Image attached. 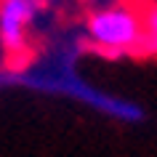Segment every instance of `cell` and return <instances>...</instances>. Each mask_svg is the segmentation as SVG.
Instances as JSON below:
<instances>
[{"label": "cell", "mask_w": 157, "mask_h": 157, "mask_svg": "<svg viewBox=\"0 0 157 157\" xmlns=\"http://www.w3.org/2000/svg\"><path fill=\"white\" fill-rule=\"evenodd\" d=\"M144 32H147V43H152L157 48V6L147 11V19H144Z\"/></svg>", "instance_id": "3"}, {"label": "cell", "mask_w": 157, "mask_h": 157, "mask_svg": "<svg viewBox=\"0 0 157 157\" xmlns=\"http://www.w3.org/2000/svg\"><path fill=\"white\" fill-rule=\"evenodd\" d=\"M43 0H0V40L8 51L24 45V29L35 21Z\"/></svg>", "instance_id": "2"}, {"label": "cell", "mask_w": 157, "mask_h": 157, "mask_svg": "<svg viewBox=\"0 0 157 157\" xmlns=\"http://www.w3.org/2000/svg\"><path fill=\"white\" fill-rule=\"evenodd\" d=\"M88 32L101 48L128 51L144 37V24L128 8H104L88 19Z\"/></svg>", "instance_id": "1"}]
</instances>
